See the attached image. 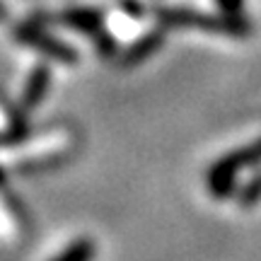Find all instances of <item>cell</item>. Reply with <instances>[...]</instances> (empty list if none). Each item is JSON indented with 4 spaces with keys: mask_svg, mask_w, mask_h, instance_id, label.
Returning <instances> with one entry per match:
<instances>
[{
    "mask_svg": "<svg viewBox=\"0 0 261 261\" xmlns=\"http://www.w3.org/2000/svg\"><path fill=\"white\" fill-rule=\"evenodd\" d=\"M155 19L160 27L165 29H201L208 34H220V37L230 39H247L254 34V22L247 19L244 15H230V12H220V15H208V12H198L194 8H169V5H160L155 8Z\"/></svg>",
    "mask_w": 261,
    "mask_h": 261,
    "instance_id": "6da1fadb",
    "label": "cell"
},
{
    "mask_svg": "<svg viewBox=\"0 0 261 261\" xmlns=\"http://www.w3.org/2000/svg\"><path fill=\"white\" fill-rule=\"evenodd\" d=\"M12 34H15L17 41L37 48L39 54H44L46 58H54L58 63L73 65L80 61V54H77L70 44H65V41H61L58 37L48 34L46 29H44V22H39V19H29L24 24H17Z\"/></svg>",
    "mask_w": 261,
    "mask_h": 261,
    "instance_id": "7a4b0ae2",
    "label": "cell"
},
{
    "mask_svg": "<svg viewBox=\"0 0 261 261\" xmlns=\"http://www.w3.org/2000/svg\"><path fill=\"white\" fill-rule=\"evenodd\" d=\"M34 19L39 22H48V19H56L61 24H68V27L77 29V32H83V34H94L99 27H104V12L99 8H65L56 15H46V12H39L34 15Z\"/></svg>",
    "mask_w": 261,
    "mask_h": 261,
    "instance_id": "3957f363",
    "label": "cell"
},
{
    "mask_svg": "<svg viewBox=\"0 0 261 261\" xmlns=\"http://www.w3.org/2000/svg\"><path fill=\"white\" fill-rule=\"evenodd\" d=\"M165 37H167L165 27H160V29H150V32H145L136 41H130L128 46L121 51V56H119L121 65L123 68H133V65L148 61L150 56H155L160 48H162V44H165Z\"/></svg>",
    "mask_w": 261,
    "mask_h": 261,
    "instance_id": "277c9868",
    "label": "cell"
},
{
    "mask_svg": "<svg viewBox=\"0 0 261 261\" xmlns=\"http://www.w3.org/2000/svg\"><path fill=\"white\" fill-rule=\"evenodd\" d=\"M261 162V136L252 143H247L244 148L232 150L223 158L213 162L208 172H215V174H237L240 169L252 167V165H259Z\"/></svg>",
    "mask_w": 261,
    "mask_h": 261,
    "instance_id": "5b68a950",
    "label": "cell"
},
{
    "mask_svg": "<svg viewBox=\"0 0 261 261\" xmlns=\"http://www.w3.org/2000/svg\"><path fill=\"white\" fill-rule=\"evenodd\" d=\"M48 87H51V68L46 63H37L24 83V90H22V109L24 112L37 109L46 99Z\"/></svg>",
    "mask_w": 261,
    "mask_h": 261,
    "instance_id": "8992f818",
    "label": "cell"
},
{
    "mask_svg": "<svg viewBox=\"0 0 261 261\" xmlns=\"http://www.w3.org/2000/svg\"><path fill=\"white\" fill-rule=\"evenodd\" d=\"M205 187H208V194L215 196V198H227L237 191V174H215V172H208L205 174Z\"/></svg>",
    "mask_w": 261,
    "mask_h": 261,
    "instance_id": "52a82bcc",
    "label": "cell"
},
{
    "mask_svg": "<svg viewBox=\"0 0 261 261\" xmlns=\"http://www.w3.org/2000/svg\"><path fill=\"white\" fill-rule=\"evenodd\" d=\"M90 39H92L97 56H102L104 61H112V58L119 56V41L107 27H99L94 34H90Z\"/></svg>",
    "mask_w": 261,
    "mask_h": 261,
    "instance_id": "ba28073f",
    "label": "cell"
},
{
    "mask_svg": "<svg viewBox=\"0 0 261 261\" xmlns=\"http://www.w3.org/2000/svg\"><path fill=\"white\" fill-rule=\"evenodd\" d=\"M94 256V244L87 237H80L65 247L63 252H58L54 261H87Z\"/></svg>",
    "mask_w": 261,
    "mask_h": 261,
    "instance_id": "9c48e42d",
    "label": "cell"
},
{
    "mask_svg": "<svg viewBox=\"0 0 261 261\" xmlns=\"http://www.w3.org/2000/svg\"><path fill=\"white\" fill-rule=\"evenodd\" d=\"M63 162V155H41V158H29L17 162L15 172H22V174H34V172H44V169L58 167Z\"/></svg>",
    "mask_w": 261,
    "mask_h": 261,
    "instance_id": "30bf717a",
    "label": "cell"
},
{
    "mask_svg": "<svg viewBox=\"0 0 261 261\" xmlns=\"http://www.w3.org/2000/svg\"><path fill=\"white\" fill-rule=\"evenodd\" d=\"M237 198H240V205H242V208H252V205L259 203L261 201V172L254 174V177L237 191Z\"/></svg>",
    "mask_w": 261,
    "mask_h": 261,
    "instance_id": "8fae6325",
    "label": "cell"
},
{
    "mask_svg": "<svg viewBox=\"0 0 261 261\" xmlns=\"http://www.w3.org/2000/svg\"><path fill=\"white\" fill-rule=\"evenodd\" d=\"M119 5H121V10L128 15V17H145V5L140 3V0H119Z\"/></svg>",
    "mask_w": 261,
    "mask_h": 261,
    "instance_id": "7c38bea8",
    "label": "cell"
},
{
    "mask_svg": "<svg viewBox=\"0 0 261 261\" xmlns=\"http://www.w3.org/2000/svg\"><path fill=\"white\" fill-rule=\"evenodd\" d=\"M220 12H230V15H242L244 0H215Z\"/></svg>",
    "mask_w": 261,
    "mask_h": 261,
    "instance_id": "4fadbf2b",
    "label": "cell"
},
{
    "mask_svg": "<svg viewBox=\"0 0 261 261\" xmlns=\"http://www.w3.org/2000/svg\"><path fill=\"white\" fill-rule=\"evenodd\" d=\"M8 189V172L0 167V191H5Z\"/></svg>",
    "mask_w": 261,
    "mask_h": 261,
    "instance_id": "5bb4252c",
    "label": "cell"
},
{
    "mask_svg": "<svg viewBox=\"0 0 261 261\" xmlns=\"http://www.w3.org/2000/svg\"><path fill=\"white\" fill-rule=\"evenodd\" d=\"M3 19H8V10H5V3L0 0V22H3Z\"/></svg>",
    "mask_w": 261,
    "mask_h": 261,
    "instance_id": "9a60e30c",
    "label": "cell"
}]
</instances>
